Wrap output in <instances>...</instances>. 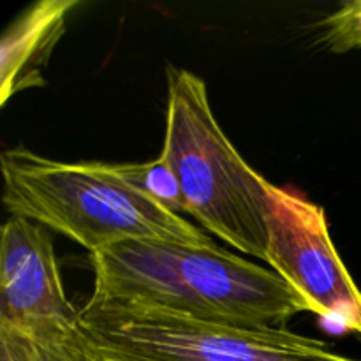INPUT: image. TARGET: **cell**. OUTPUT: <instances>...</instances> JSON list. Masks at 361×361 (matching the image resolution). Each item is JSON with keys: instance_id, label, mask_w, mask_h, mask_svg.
Returning <instances> with one entry per match:
<instances>
[{"instance_id": "6da1fadb", "label": "cell", "mask_w": 361, "mask_h": 361, "mask_svg": "<svg viewBox=\"0 0 361 361\" xmlns=\"http://www.w3.org/2000/svg\"><path fill=\"white\" fill-rule=\"evenodd\" d=\"M94 293L231 326L282 328L312 312L274 270L215 247L127 240L90 254Z\"/></svg>"}, {"instance_id": "7a4b0ae2", "label": "cell", "mask_w": 361, "mask_h": 361, "mask_svg": "<svg viewBox=\"0 0 361 361\" xmlns=\"http://www.w3.org/2000/svg\"><path fill=\"white\" fill-rule=\"evenodd\" d=\"M2 201L23 217L80 243L90 254L127 240L215 247L200 228L123 182L113 164L60 162L25 147L0 157Z\"/></svg>"}, {"instance_id": "3957f363", "label": "cell", "mask_w": 361, "mask_h": 361, "mask_svg": "<svg viewBox=\"0 0 361 361\" xmlns=\"http://www.w3.org/2000/svg\"><path fill=\"white\" fill-rule=\"evenodd\" d=\"M166 80L161 157L178 180L189 215L236 250L267 263L270 182L233 147L197 74L168 66Z\"/></svg>"}, {"instance_id": "277c9868", "label": "cell", "mask_w": 361, "mask_h": 361, "mask_svg": "<svg viewBox=\"0 0 361 361\" xmlns=\"http://www.w3.org/2000/svg\"><path fill=\"white\" fill-rule=\"evenodd\" d=\"M74 335L92 361H361L286 328L204 323L95 295Z\"/></svg>"}, {"instance_id": "5b68a950", "label": "cell", "mask_w": 361, "mask_h": 361, "mask_svg": "<svg viewBox=\"0 0 361 361\" xmlns=\"http://www.w3.org/2000/svg\"><path fill=\"white\" fill-rule=\"evenodd\" d=\"M267 263L309 303L312 314L361 335V291L331 242L326 214L274 183Z\"/></svg>"}, {"instance_id": "8992f818", "label": "cell", "mask_w": 361, "mask_h": 361, "mask_svg": "<svg viewBox=\"0 0 361 361\" xmlns=\"http://www.w3.org/2000/svg\"><path fill=\"white\" fill-rule=\"evenodd\" d=\"M78 312L63 291L48 229L11 217L0 240V328L21 335L69 331Z\"/></svg>"}, {"instance_id": "52a82bcc", "label": "cell", "mask_w": 361, "mask_h": 361, "mask_svg": "<svg viewBox=\"0 0 361 361\" xmlns=\"http://www.w3.org/2000/svg\"><path fill=\"white\" fill-rule=\"evenodd\" d=\"M80 0H41L25 9L0 41V104L27 88L44 87L42 69Z\"/></svg>"}, {"instance_id": "ba28073f", "label": "cell", "mask_w": 361, "mask_h": 361, "mask_svg": "<svg viewBox=\"0 0 361 361\" xmlns=\"http://www.w3.org/2000/svg\"><path fill=\"white\" fill-rule=\"evenodd\" d=\"M113 171L133 189L148 196L155 203L182 217L183 214L189 215L178 180L161 155L143 164H113Z\"/></svg>"}, {"instance_id": "9c48e42d", "label": "cell", "mask_w": 361, "mask_h": 361, "mask_svg": "<svg viewBox=\"0 0 361 361\" xmlns=\"http://www.w3.org/2000/svg\"><path fill=\"white\" fill-rule=\"evenodd\" d=\"M16 335L23 344L28 361H92L81 349L74 330Z\"/></svg>"}, {"instance_id": "30bf717a", "label": "cell", "mask_w": 361, "mask_h": 361, "mask_svg": "<svg viewBox=\"0 0 361 361\" xmlns=\"http://www.w3.org/2000/svg\"><path fill=\"white\" fill-rule=\"evenodd\" d=\"M324 44L334 53L361 49V0L345 2L323 21Z\"/></svg>"}, {"instance_id": "8fae6325", "label": "cell", "mask_w": 361, "mask_h": 361, "mask_svg": "<svg viewBox=\"0 0 361 361\" xmlns=\"http://www.w3.org/2000/svg\"><path fill=\"white\" fill-rule=\"evenodd\" d=\"M0 361H28L20 337L0 328Z\"/></svg>"}]
</instances>
